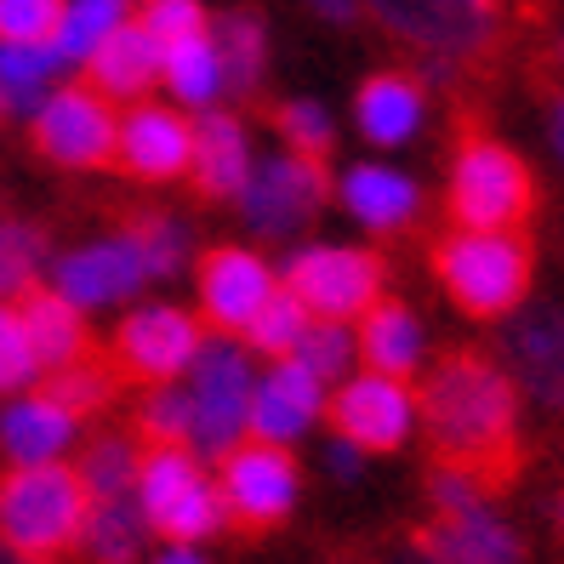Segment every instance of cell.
Wrapping results in <instances>:
<instances>
[{
    "mask_svg": "<svg viewBox=\"0 0 564 564\" xmlns=\"http://www.w3.org/2000/svg\"><path fill=\"white\" fill-rule=\"evenodd\" d=\"M422 427L445 462L474 474H502L519 434V382L479 354L445 359L422 382Z\"/></svg>",
    "mask_w": 564,
    "mask_h": 564,
    "instance_id": "obj_1",
    "label": "cell"
},
{
    "mask_svg": "<svg viewBox=\"0 0 564 564\" xmlns=\"http://www.w3.org/2000/svg\"><path fill=\"white\" fill-rule=\"evenodd\" d=\"M86 524V485L69 462L0 474V547L52 564L57 553L80 547Z\"/></svg>",
    "mask_w": 564,
    "mask_h": 564,
    "instance_id": "obj_2",
    "label": "cell"
},
{
    "mask_svg": "<svg viewBox=\"0 0 564 564\" xmlns=\"http://www.w3.org/2000/svg\"><path fill=\"white\" fill-rule=\"evenodd\" d=\"M251 388H257V354L228 330L206 337L194 365L183 371L188 451L200 462H223L235 445L251 440Z\"/></svg>",
    "mask_w": 564,
    "mask_h": 564,
    "instance_id": "obj_3",
    "label": "cell"
},
{
    "mask_svg": "<svg viewBox=\"0 0 564 564\" xmlns=\"http://www.w3.org/2000/svg\"><path fill=\"white\" fill-rule=\"evenodd\" d=\"M440 280L456 308L479 319H502L530 291V246L513 228H462L440 246Z\"/></svg>",
    "mask_w": 564,
    "mask_h": 564,
    "instance_id": "obj_4",
    "label": "cell"
},
{
    "mask_svg": "<svg viewBox=\"0 0 564 564\" xmlns=\"http://www.w3.org/2000/svg\"><path fill=\"white\" fill-rule=\"evenodd\" d=\"M138 502L149 513V530L165 536V542L200 547V542H212L217 530L228 524L223 490H217V479L206 474V462L194 456L188 445H154V451H143Z\"/></svg>",
    "mask_w": 564,
    "mask_h": 564,
    "instance_id": "obj_5",
    "label": "cell"
},
{
    "mask_svg": "<svg viewBox=\"0 0 564 564\" xmlns=\"http://www.w3.org/2000/svg\"><path fill=\"white\" fill-rule=\"evenodd\" d=\"M451 217L462 228H519L530 217L524 160L490 138L462 143V154L451 160Z\"/></svg>",
    "mask_w": 564,
    "mask_h": 564,
    "instance_id": "obj_6",
    "label": "cell"
},
{
    "mask_svg": "<svg viewBox=\"0 0 564 564\" xmlns=\"http://www.w3.org/2000/svg\"><path fill=\"white\" fill-rule=\"evenodd\" d=\"M280 285L303 303L314 319H359L371 303H382V262L359 246H303Z\"/></svg>",
    "mask_w": 564,
    "mask_h": 564,
    "instance_id": "obj_7",
    "label": "cell"
},
{
    "mask_svg": "<svg viewBox=\"0 0 564 564\" xmlns=\"http://www.w3.org/2000/svg\"><path fill=\"white\" fill-rule=\"evenodd\" d=\"M330 427H337L343 440H354L365 456L377 451H400L416 422H422V400L405 377H382V371H354L348 382H337L325 405Z\"/></svg>",
    "mask_w": 564,
    "mask_h": 564,
    "instance_id": "obj_8",
    "label": "cell"
},
{
    "mask_svg": "<svg viewBox=\"0 0 564 564\" xmlns=\"http://www.w3.org/2000/svg\"><path fill=\"white\" fill-rule=\"evenodd\" d=\"M235 200H240V217H246L251 235L285 240L296 228H308V217L325 206V172L308 154L285 149V154H269V160L251 165V177Z\"/></svg>",
    "mask_w": 564,
    "mask_h": 564,
    "instance_id": "obj_9",
    "label": "cell"
},
{
    "mask_svg": "<svg viewBox=\"0 0 564 564\" xmlns=\"http://www.w3.org/2000/svg\"><path fill=\"white\" fill-rule=\"evenodd\" d=\"M35 149L52 165H69V172H86V165L115 160V138H120V115L97 86H57L46 104L35 109Z\"/></svg>",
    "mask_w": 564,
    "mask_h": 564,
    "instance_id": "obj_10",
    "label": "cell"
},
{
    "mask_svg": "<svg viewBox=\"0 0 564 564\" xmlns=\"http://www.w3.org/2000/svg\"><path fill=\"white\" fill-rule=\"evenodd\" d=\"M217 490H223V508L235 524L246 530H269L280 524L296 496H303V474L285 445H262V440H246L223 456V474H217Z\"/></svg>",
    "mask_w": 564,
    "mask_h": 564,
    "instance_id": "obj_11",
    "label": "cell"
},
{
    "mask_svg": "<svg viewBox=\"0 0 564 564\" xmlns=\"http://www.w3.org/2000/svg\"><path fill=\"white\" fill-rule=\"evenodd\" d=\"M149 285V262L131 240V228L120 235H104V240H86L75 251H63L52 262V291L63 303H75L80 314H97V308H115L126 296H138Z\"/></svg>",
    "mask_w": 564,
    "mask_h": 564,
    "instance_id": "obj_12",
    "label": "cell"
},
{
    "mask_svg": "<svg viewBox=\"0 0 564 564\" xmlns=\"http://www.w3.org/2000/svg\"><path fill=\"white\" fill-rule=\"evenodd\" d=\"M206 343V330L200 319H194L188 308L177 303H143V308H131L115 330V359H120V371L126 377H138V382H177L194 354H200Z\"/></svg>",
    "mask_w": 564,
    "mask_h": 564,
    "instance_id": "obj_13",
    "label": "cell"
},
{
    "mask_svg": "<svg viewBox=\"0 0 564 564\" xmlns=\"http://www.w3.org/2000/svg\"><path fill=\"white\" fill-rule=\"evenodd\" d=\"M200 314L206 325L240 337V330L262 314V303L280 291V274L269 269V257H257L251 246H217L206 262H200Z\"/></svg>",
    "mask_w": 564,
    "mask_h": 564,
    "instance_id": "obj_14",
    "label": "cell"
},
{
    "mask_svg": "<svg viewBox=\"0 0 564 564\" xmlns=\"http://www.w3.org/2000/svg\"><path fill=\"white\" fill-rule=\"evenodd\" d=\"M115 160L143 183H172L194 160V120L183 109H165V104H131L120 115Z\"/></svg>",
    "mask_w": 564,
    "mask_h": 564,
    "instance_id": "obj_15",
    "label": "cell"
},
{
    "mask_svg": "<svg viewBox=\"0 0 564 564\" xmlns=\"http://www.w3.org/2000/svg\"><path fill=\"white\" fill-rule=\"evenodd\" d=\"M325 416V382L308 377L296 359H269L251 388V440L262 445H296Z\"/></svg>",
    "mask_w": 564,
    "mask_h": 564,
    "instance_id": "obj_16",
    "label": "cell"
},
{
    "mask_svg": "<svg viewBox=\"0 0 564 564\" xmlns=\"http://www.w3.org/2000/svg\"><path fill=\"white\" fill-rule=\"evenodd\" d=\"M519 558H524L519 530L490 502H479L468 513H440L405 564H519Z\"/></svg>",
    "mask_w": 564,
    "mask_h": 564,
    "instance_id": "obj_17",
    "label": "cell"
},
{
    "mask_svg": "<svg viewBox=\"0 0 564 564\" xmlns=\"http://www.w3.org/2000/svg\"><path fill=\"white\" fill-rule=\"evenodd\" d=\"M337 200L359 228H371V235H400V228H411L416 212H422V183L393 160H354L337 177Z\"/></svg>",
    "mask_w": 564,
    "mask_h": 564,
    "instance_id": "obj_18",
    "label": "cell"
},
{
    "mask_svg": "<svg viewBox=\"0 0 564 564\" xmlns=\"http://www.w3.org/2000/svg\"><path fill=\"white\" fill-rule=\"evenodd\" d=\"M80 445V416L52 400V393H12L0 411V456L12 468H41V462H63Z\"/></svg>",
    "mask_w": 564,
    "mask_h": 564,
    "instance_id": "obj_19",
    "label": "cell"
},
{
    "mask_svg": "<svg viewBox=\"0 0 564 564\" xmlns=\"http://www.w3.org/2000/svg\"><path fill=\"white\" fill-rule=\"evenodd\" d=\"M371 12L382 18V29L434 57H468L490 35V18L468 12L462 0H371Z\"/></svg>",
    "mask_w": 564,
    "mask_h": 564,
    "instance_id": "obj_20",
    "label": "cell"
},
{
    "mask_svg": "<svg viewBox=\"0 0 564 564\" xmlns=\"http://www.w3.org/2000/svg\"><path fill=\"white\" fill-rule=\"evenodd\" d=\"M508 365L547 411H564V314L558 308H530L519 314L513 308V325H508Z\"/></svg>",
    "mask_w": 564,
    "mask_h": 564,
    "instance_id": "obj_21",
    "label": "cell"
},
{
    "mask_svg": "<svg viewBox=\"0 0 564 564\" xmlns=\"http://www.w3.org/2000/svg\"><path fill=\"white\" fill-rule=\"evenodd\" d=\"M251 126L228 109H206L194 120V160H188V177L200 183V194L212 200H235L251 177Z\"/></svg>",
    "mask_w": 564,
    "mask_h": 564,
    "instance_id": "obj_22",
    "label": "cell"
},
{
    "mask_svg": "<svg viewBox=\"0 0 564 564\" xmlns=\"http://www.w3.org/2000/svg\"><path fill=\"white\" fill-rule=\"evenodd\" d=\"M91 69V86L109 97V104H143L149 86H160V69H165V46L149 35L138 18H126L115 35L97 46V57L86 63Z\"/></svg>",
    "mask_w": 564,
    "mask_h": 564,
    "instance_id": "obj_23",
    "label": "cell"
},
{
    "mask_svg": "<svg viewBox=\"0 0 564 564\" xmlns=\"http://www.w3.org/2000/svg\"><path fill=\"white\" fill-rule=\"evenodd\" d=\"M354 120L365 131V143L377 149H405L416 131L427 126V91L411 75H371L354 97Z\"/></svg>",
    "mask_w": 564,
    "mask_h": 564,
    "instance_id": "obj_24",
    "label": "cell"
},
{
    "mask_svg": "<svg viewBox=\"0 0 564 564\" xmlns=\"http://www.w3.org/2000/svg\"><path fill=\"white\" fill-rule=\"evenodd\" d=\"M359 365L365 371H382V377H416L422 359H427V330L405 303H371L359 319Z\"/></svg>",
    "mask_w": 564,
    "mask_h": 564,
    "instance_id": "obj_25",
    "label": "cell"
},
{
    "mask_svg": "<svg viewBox=\"0 0 564 564\" xmlns=\"http://www.w3.org/2000/svg\"><path fill=\"white\" fill-rule=\"evenodd\" d=\"M149 513L138 490L126 496H86V524H80V553L91 564H138L149 547Z\"/></svg>",
    "mask_w": 564,
    "mask_h": 564,
    "instance_id": "obj_26",
    "label": "cell"
},
{
    "mask_svg": "<svg viewBox=\"0 0 564 564\" xmlns=\"http://www.w3.org/2000/svg\"><path fill=\"white\" fill-rule=\"evenodd\" d=\"M160 80H165V91L177 97V109H188V115H206V109H217V97H228L223 52H217L212 35H194V41L165 46Z\"/></svg>",
    "mask_w": 564,
    "mask_h": 564,
    "instance_id": "obj_27",
    "label": "cell"
},
{
    "mask_svg": "<svg viewBox=\"0 0 564 564\" xmlns=\"http://www.w3.org/2000/svg\"><path fill=\"white\" fill-rule=\"evenodd\" d=\"M18 319L29 330V343H35L41 365L46 371H63V365H75L86 354V325H80V308L63 303V296L46 285V291H29L18 303Z\"/></svg>",
    "mask_w": 564,
    "mask_h": 564,
    "instance_id": "obj_28",
    "label": "cell"
},
{
    "mask_svg": "<svg viewBox=\"0 0 564 564\" xmlns=\"http://www.w3.org/2000/svg\"><path fill=\"white\" fill-rule=\"evenodd\" d=\"M57 52L52 41H0V97H7V115L35 120V109L57 91Z\"/></svg>",
    "mask_w": 564,
    "mask_h": 564,
    "instance_id": "obj_29",
    "label": "cell"
},
{
    "mask_svg": "<svg viewBox=\"0 0 564 564\" xmlns=\"http://www.w3.org/2000/svg\"><path fill=\"white\" fill-rule=\"evenodd\" d=\"M126 18H131V0H63L57 29H52L57 63L63 69H86L97 57V46H104Z\"/></svg>",
    "mask_w": 564,
    "mask_h": 564,
    "instance_id": "obj_30",
    "label": "cell"
},
{
    "mask_svg": "<svg viewBox=\"0 0 564 564\" xmlns=\"http://www.w3.org/2000/svg\"><path fill=\"white\" fill-rule=\"evenodd\" d=\"M212 41L223 52V75H228V91L235 97H251L262 69H269V29H262V18L251 12H228L217 29H212Z\"/></svg>",
    "mask_w": 564,
    "mask_h": 564,
    "instance_id": "obj_31",
    "label": "cell"
},
{
    "mask_svg": "<svg viewBox=\"0 0 564 564\" xmlns=\"http://www.w3.org/2000/svg\"><path fill=\"white\" fill-rule=\"evenodd\" d=\"M291 359L303 365L308 377H319L325 388H337V382L354 377V365H359V337H354L348 319H314L303 330V343L291 348Z\"/></svg>",
    "mask_w": 564,
    "mask_h": 564,
    "instance_id": "obj_32",
    "label": "cell"
},
{
    "mask_svg": "<svg viewBox=\"0 0 564 564\" xmlns=\"http://www.w3.org/2000/svg\"><path fill=\"white\" fill-rule=\"evenodd\" d=\"M308 325H314V314L280 285L269 303H262V314L240 330V343H246L251 354H262V359H291V348L303 343V330H308Z\"/></svg>",
    "mask_w": 564,
    "mask_h": 564,
    "instance_id": "obj_33",
    "label": "cell"
},
{
    "mask_svg": "<svg viewBox=\"0 0 564 564\" xmlns=\"http://www.w3.org/2000/svg\"><path fill=\"white\" fill-rule=\"evenodd\" d=\"M138 468H143V451L126 434H104L86 445L75 474H80L86 496H126V490H138Z\"/></svg>",
    "mask_w": 564,
    "mask_h": 564,
    "instance_id": "obj_34",
    "label": "cell"
},
{
    "mask_svg": "<svg viewBox=\"0 0 564 564\" xmlns=\"http://www.w3.org/2000/svg\"><path fill=\"white\" fill-rule=\"evenodd\" d=\"M46 269V240L18 217H0V303L29 296Z\"/></svg>",
    "mask_w": 564,
    "mask_h": 564,
    "instance_id": "obj_35",
    "label": "cell"
},
{
    "mask_svg": "<svg viewBox=\"0 0 564 564\" xmlns=\"http://www.w3.org/2000/svg\"><path fill=\"white\" fill-rule=\"evenodd\" d=\"M131 240H138V251L149 262V280H172L183 262H188V228L177 217H143V223H131Z\"/></svg>",
    "mask_w": 564,
    "mask_h": 564,
    "instance_id": "obj_36",
    "label": "cell"
},
{
    "mask_svg": "<svg viewBox=\"0 0 564 564\" xmlns=\"http://www.w3.org/2000/svg\"><path fill=\"white\" fill-rule=\"evenodd\" d=\"M280 138H285L296 154L319 160V154L330 149V138H337V120H330V109L319 104V97H291V104L280 109Z\"/></svg>",
    "mask_w": 564,
    "mask_h": 564,
    "instance_id": "obj_37",
    "label": "cell"
},
{
    "mask_svg": "<svg viewBox=\"0 0 564 564\" xmlns=\"http://www.w3.org/2000/svg\"><path fill=\"white\" fill-rule=\"evenodd\" d=\"M41 371H46V365H41L35 343H29L23 319L0 314V393H7V400H12V393H29Z\"/></svg>",
    "mask_w": 564,
    "mask_h": 564,
    "instance_id": "obj_38",
    "label": "cell"
},
{
    "mask_svg": "<svg viewBox=\"0 0 564 564\" xmlns=\"http://www.w3.org/2000/svg\"><path fill=\"white\" fill-rule=\"evenodd\" d=\"M138 422H143V434L154 445H188V393H183V382H154Z\"/></svg>",
    "mask_w": 564,
    "mask_h": 564,
    "instance_id": "obj_39",
    "label": "cell"
},
{
    "mask_svg": "<svg viewBox=\"0 0 564 564\" xmlns=\"http://www.w3.org/2000/svg\"><path fill=\"white\" fill-rule=\"evenodd\" d=\"M160 46H177L194 35H212L206 29V7L200 0H143V18H138Z\"/></svg>",
    "mask_w": 564,
    "mask_h": 564,
    "instance_id": "obj_40",
    "label": "cell"
},
{
    "mask_svg": "<svg viewBox=\"0 0 564 564\" xmlns=\"http://www.w3.org/2000/svg\"><path fill=\"white\" fill-rule=\"evenodd\" d=\"M52 400H63L75 416H86V411H97L109 400V377L97 371V365H86V359H75V365H63V371H52Z\"/></svg>",
    "mask_w": 564,
    "mask_h": 564,
    "instance_id": "obj_41",
    "label": "cell"
},
{
    "mask_svg": "<svg viewBox=\"0 0 564 564\" xmlns=\"http://www.w3.org/2000/svg\"><path fill=\"white\" fill-rule=\"evenodd\" d=\"M63 0H0V41H52Z\"/></svg>",
    "mask_w": 564,
    "mask_h": 564,
    "instance_id": "obj_42",
    "label": "cell"
},
{
    "mask_svg": "<svg viewBox=\"0 0 564 564\" xmlns=\"http://www.w3.org/2000/svg\"><path fill=\"white\" fill-rule=\"evenodd\" d=\"M427 496H434V508H440V513H468V508L490 502V496H485V474H474V468H456V462H445V468L434 474Z\"/></svg>",
    "mask_w": 564,
    "mask_h": 564,
    "instance_id": "obj_43",
    "label": "cell"
},
{
    "mask_svg": "<svg viewBox=\"0 0 564 564\" xmlns=\"http://www.w3.org/2000/svg\"><path fill=\"white\" fill-rule=\"evenodd\" d=\"M325 468H330V479H359V468H365V451L354 445V440H330V451H325Z\"/></svg>",
    "mask_w": 564,
    "mask_h": 564,
    "instance_id": "obj_44",
    "label": "cell"
},
{
    "mask_svg": "<svg viewBox=\"0 0 564 564\" xmlns=\"http://www.w3.org/2000/svg\"><path fill=\"white\" fill-rule=\"evenodd\" d=\"M303 7H308L314 18H325V23H354L359 0H303Z\"/></svg>",
    "mask_w": 564,
    "mask_h": 564,
    "instance_id": "obj_45",
    "label": "cell"
},
{
    "mask_svg": "<svg viewBox=\"0 0 564 564\" xmlns=\"http://www.w3.org/2000/svg\"><path fill=\"white\" fill-rule=\"evenodd\" d=\"M149 564H212V558H206L200 547H188V542H165Z\"/></svg>",
    "mask_w": 564,
    "mask_h": 564,
    "instance_id": "obj_46",
    "label": "cell"
},
{
    "mask_svg": "<svg viewBox=\"0 0 564 564\" xmlns=\"http://www.w3.org/2000/svg\"><path fill=\"white\" fill-rule=\"evenodd\" d=\"M547 138H553V154L564 160V97L553 104V120H547Z\"/></svg>",
    "mask_w": 564,
    "mask_h": 564,
    "instance_id": "obj_47",
    "label": "cell"
},
{
    "mask_svg": "<svg viewBox=\"0 0 564 564\" xmlns=\"http://www.w3.org/2000/svg\"><path fill=\"white\" fill-rule=\"evenodd\" d=\"M0 564H41V558H23V553H7V547H0Z\"/></svg>",
    "mask_w": 564,
    "mask_h": 564,
    "instance_id": "obj_48",
    "label": "cell"
},
{
    "mask_svg": "<svg viewBox=\"0 0 564 564\" xmlns=\"http://www.w3.org/2000/svg\"><path fill=\"white\" fill-rule=\"evenodd\" d=\"M462 7H468V12H485V18H490V7H496V0H462Z\"/></svg>",
    "mask_w": 564,
    "mask_h": 564,
    "instance_id": "obj_49",
    "label": "cell"
},
{
    "mask_svg": "<svg viewBox=\"0 0 564 564\" xmlns=\"http://www.w3.org/2000/svg\"><path fill=\"white\" fill-rule=\"evenodd\" d=\"M553 519H558V530H564V496H558V508H553Z\"/></svg>",
    "mask_w": 564,
    "mask_h": 564,
    "instance_id": "obj_50",
    "label": "cell"
},
{
    "mask_svg": "<svg viewBox=\"0 0 564 564\" xmlns=\"http://www.w3.org/2000/svg\"><path fill=\"white\" fill-rule=\"evenodd\" d=\"M558 63H564V35H558Z\"/></svg>",
    "mask_w": 564,
    "mask_h": 564,
    "instance_id": "obj_51",
    "label": "cell"
},
{
    "mask_svg": "<svg viewBox=\"0 0 564 564\" xmlns=\"http://www.w3.org/2000/svg\"><path fill=\"white\" fill-rule=\"evenodd\" d=\"M0 115H7V97H0Z\"/></svg>",
    "mask_w": 564,
    "mask_h": 564,
    "instance_id": "obj_52",
    "label": "cell"
},
{
    "mask_svg": "<svg viewBox=\"0 0 564 564\" xmlns=\"http://www.w3.org/2000/svg\"><path fill=\"white\" fill-rule=\"evenodd\" d=\"M0 314H7V303H0Z\"/></svg>",
    "mask_w": 564,
    "mask_h": 564,
    "instance_id": "obj_53",
    "label": "cell"
}]
</instances>
